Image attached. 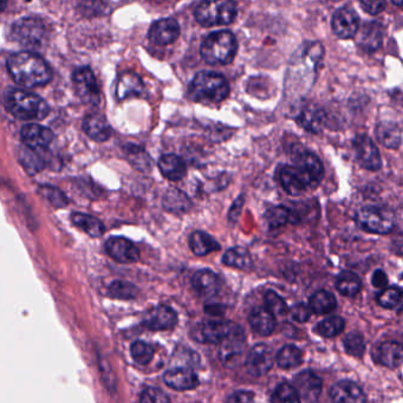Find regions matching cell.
<instances>
[{"label": "cell", "instance_id": "cell-1", "mask_svg": "<svg viewBox=\"0 0 403 403\" xmlns=\"http://www.w3.org/2000/svg\"><path fill=\"white\" fill-rule=\"evenodd\" d=\"M8 70L16 83L27 88L42 87L51 81L50 66L35 52L22 51L10 56Z\"/></svg>", "mask_w": 403, "mask_h": 403}, {"label": "cell", "instance_id": "cell-2", "mask_svg": "<svg viewBox=\"0 0 403 403\" xmlns=\"http://www.w3.org/2000/svg\"><path fill=\"white\" fill-rule=\"evenodd\" d=\"M230 94L226 78L218 73L202 71L199 73L188 88V97L197 103L213 106L223 102Z\"/></svg>", "mask_w": 403, "mask_h": 403}, {"label": "cell", "instance_id": "cell-3", "mask_svg": "<svg viewBox=\"0 0 403 403\" xmlns=\"http://www.w3.org/2000/svg\"><path fill=\"white\" fill-rule=\"evenodd\" d=\"M5 106L16 118L23 121L43 120L49 115L48 103L31 92L12 89L6 92Z\"/></svg>", "mask_w": 403, "mask_h": 403}, {"label": "cell", "instance_id": "cell-4", "mask_svg": "<svg viewBox=\"0 0 403 403\" xmlns=\"http://www.w3.org/2000/svg\"><path fill=\"white\" fill-rule=\"evenodd\" d=\"M238 43L230 31H218L206 37L202 45V56L211 66H225L235 58Z\"/></svg>", "mask_w": 403, "mask_h": 403}, {"label": "cell", "instance_id": "cell-5", "mask_svg": "<svg viewBox=\"0 0 403 403\" xmlns=\"http://www.w3.org/2000/svg\"><path fill=\"white\" fill-rule=\"evenodd\" d=\"M195 19L206 27L228 25L237 17L233 0H202L195 8Z\"/></svg>", "mask_w": 403, "mask_h": 403}, {"label": "cell", "instance_id": "cell-6", "mask_svg": "<svg viewBox=\"0 0 403 403\" xmlns=\"http://www.w3.org/2000/svg\"><path fill=\"white\" fill-rule=\"evenodd\" d=\"M359 228L369 233L388 235L395 225V216L389 209L378 206H364L355 214Z\"/></svg>", "mask_w": 403, "mask_h": 403}, {"label": "cell", "instance_id": "cell-7", "mask_svg": "<svg viewBox=\"0 0 403 403\" xmlns=\"http://www.w3.org/2000/svg\"><path fill=\"white\" fill-rule=\"evenodd\" d=\"M46 26L37 18L20 19L12 27L13 39L25 48H42L46 41Z\"/></svg>", "mask_w": 403, "mask_h": 403}, {"label": "cell", "instance_id": "cell-8", "mask_svg": "<svg viewBox=\"0 0 403 403\" xmlns=\"http://www.w3.org/2000/svg\"><path fill=\"white\" fill-rule=\"evenodd\" d=\"M277 179L284 191L292 197L305 194L315 188L311 180L297 166H282L277 172Z\"/></svg>", "mask_w": 403, "mask_h": 403}, {"label": "cell", "instance_id": "cell-9", "mask_svg": "<svg viewBox=\"0 0 403 403\" xmlns=\"http://www.w3.org/2000/svg\"><path fill=\"white\" fill-rule=\"evenodd\" d=\"M73 83L75 92L82 102L88 106H97L101 101L99 85L92 69L87 66L75 70L73 73Z\"/></svg>", "mask_w": 403, "mask_h": 403}, {"label": "cell", "instance_id": "cell-10", "mask_svg": "<svg viewBox=\"0 0 403 403\" xmlns=\"http://www.w3.org/2000/svg\"><path fill=\"white\" fill-rule=\"evenodd\" d=\"M356 159L363 168L368 170H378L381 168L382 160L378 147L373 140L366 135H357L354 140Z\"/></svg>", "mask_w": 403, "mask_h": 403}, {"label": "cell", "instance_id": "cell-11", "mask_svg": "<svg viewBox=\"0 0 403 403\" xmlns=\"http://www.w3.org/2000/svg\"><path fill=\"white\" fill-rule=\"evenodd\" d=\"M273 352L266 345H256L249 350L246 357V371L256 378L268 373L273 366Z\"/></svg>", "mask_w": 403, "mask_h": 403}, {"label": "cell", "instance_id": "cell-12", "mask_svg": "<svg viewBox=\"0 0 403 403\" xmlns=\"http://www.w3.org/2000/svg\"><path fill=\"white\" fill-rule=\"evenodd\" d=\"M246 337L244 330L240 326L235 324V328L231 331V334L221 342L220 348V356L226 366L235 363L244 352L245 348Z\"/></svg>", "mask_w": 403, "mask_h": 403}, {"label": "cell", "instance_id": "cell-13", "mask_svg": "<svg viewBox=\"0 0 403 403\" xmlns=\"http://www.w3.org/2000/svg\"><path fill=\"white\" fill-rule=\"evenodd\" d=\"M106 251L118 263H136L140 259V251L128 239L113 237L106 242Z\"/></svg>", "mask_w": 403, "mask_h": 403}, {"label": "cell", "instance_id": "cell-14", "mask_svg": "<svg viewBox=\"0 0 403 403\" xmlns=\"http://www.w3.org/2000/svg\"><path fill=\"white\" fill-rule=\"evenodd\" d=\"M301 402H316L322 392V380L310 371H302L293 380Z\"/></svg>", "mask_w": 403, "mask_h": 403}, {"label": "cell", "instance_id": "cell-15", "mask_svg": "<svg viewBox=\"0 0 403 403\" xmlns=\"http://www.w3.org/2000/svg\"><path fill=\"white\" fill-rule=\"evenodd\" d=\"M331 25L336 36L342 39H349L355 36L356 32L359 31V16L350 8H340L335 12Z\"/></svg>", "mask_w": 403, "mask_h": 403}, {"label": "cell", "instance_id": "cell-16", "mask_svg": "<svg viewBox=\"0 0 403 403\" xmlns=\"http://www.w3.org/2000/svg\"><path fill=\"white\" fill-rule=\"evenodd\" d=\"M166 385L179 392L192 390L199 385L198 376L187 366H175L166 371L163 376Z\"/></svg>", "mask_w": 403, "mask_h": 403}, {"label": "cell", "instance_id": "cell-17", "mask_svg": "<svg viewBox=\"0 0 403 403\" xmlns=\"http://www.w3.org/2000/svg\"><path fill=\"white\" fill-rule=\"evenodd\" d=\"M149 39L156 45H169L179 38L180 26L175 19L166 18L155 22L149 30Z\"/></svg>", "mask_w": 403, "mask_h": 403}, {"label": "cell", "instance_id": "cell-18", "mask_svg": "<svg viewBox=\"0 0 403 403\" xmlns=\"http://www.w3.org/2000/svg\"><path fill=\"white\" fill-rule=\"evenodd\" d=\"M293 162L294 166H297L298 168L302 169L309 176L315 188L317 187L324 176V168L318 156L311 151L303 149L298 151L293 156Z\"/></svg>", "mask_w": 403, "mask_h": 403}, {"label": "cell", "instance_id": "cell-19", "mask_svg": "<svg viewBox=\"0 0 403 403\" xmlns=\"http://www.w3.org/2000/svg\"><path fill=\"white\" fill-rule=\"evenodd\" d=\"M178 323L176 312L167 305H159L151 309L144 317V326L148 329L169 330L173 329Z\"/></svg>", "mask_w": 403, "mask_h": 403}, {"label": "cell", "instance_id": "cell-20", "mask_svg": "<svg viewBox=\"0 0 403 403\" xmlns=\"http://www.w3.org/2000/svg\"><path fill=\"white\" fill-rule=\"evenodd\" d=\"M235 323L224 322V321H209L199 328V341L220 345L231 334L235 328Z\"/></svg>", "mask_w": 403, "mask_h": 403}, {"label": "cell", "instance_id": "cell-21", "mask_svg": "<svg viewBox=\"0 0 403 403\" xmlns=\"http://www.w3.org/2000/svg\"><path fill=\"white\" fill-rule=\"evenodd\" d=\"M330 397L334 402L362 403L366 402V396L355 382L343 380L333 385Z\"/></svg>", "mask_w": 403, "mask_h": 403}, {"label": "cell", "instance_id": "cell-22", "mask_svg": "<svg viewBox=\"0 0 403 403\" xmlns=\"http://www.w3.org/2000/svg\"><path fill=\"white\" fill-rule=\"evenodd\" d=\"M23 142L31 149H42L52 142L54 132L50 129L45 128L43 125L31 123L24 125L20 132Z\"/></svg>", "mask_w": 403, "mask_h": 403}, {"label": "cell", "instance_id": "cell-23", "mask_svg": "<svg viewBox=\"0 0 403 403\" xmlns=\"http://www.w3.org/2000/svg\"><path fill=\"white\" fill-rule=\"evenodd\" d=\"M296 120L305 130L317 134L322 132V129L324 128L326 114L317 106L304 104L298 109Z\"/></svg>", "mask_w": 403, "mask_h": 403}, {"label": "cell", "instance_id": "cell-24", "mask_svg": "<svg viewBox=\"0 0 403 403\" xmlns=\"http://www.w3.org/2000/svg\"><path fill=\"white\" fill-rule=\"evenodd\" d=\"M373 355L376 362L389 369H395L403 363V345L397 342H383Z\"/></svg>", "mask_w": 403, "mask_h": 403}, {"label": "cell", "instance_id": "cell-25", "mask_svg": "<svg viewBox=\"0 0 403 403\" xmlns=\"http://www.w3.org/2000/svg\"><path fill=\"white\" fill-rule=\"evenodd\" d=\"M275 316L266 308L253 309L249 314V326L256 334L268 336L275 331Z\"/></svg>", "mask_w": 403, "mask_h": 403}, {"label": "cell", "instance_id": "cell-26", "mask_svg": "<svg viewBox=\"0 0 403 403\" xmlns=\"http://www.w3.org/2000/svg\"><path fill=\"white\" fill-rule=\"evenodd\" d=\"M382 39H383V27L381 24L378 22L368 23L363 26L359 44L363 51L373 54L381 46Z\"/></svg>", "mask_w": 403, "mask_h": 403}, {"label": "cell", "instance_id": "cell-27", "mask_svg": "<svg viewBox=\"0 0 403 403\" xmlns=\"http://www.w3.org/2000/svg\"><path fill=\"white\" fill-rule=\"evenodd\" d=\"M192 285L199 296L204 298H212L219 291V280L216 273L209 270H202L193 275Z\"/></svg>", "mask_w": 403, "mask_h": 403}, {"label": "cell", "instance_id": "cell-28", "mask_svg": "<svg viewBox=\"0 0 403 403\" xmlns=\"http://www.w3.org/2000/svg\"><path fill=\"white\" fill-rule=\"evenodd\" d=\"M83 130L90 139L97 142H104L111 135V128L102 115H88L83 121Z\"/></svg>", "mask_w": 403, "mask_h": 403}, {"label": "cell", "instance_id": "cell-29", "mask_svg": "<svg viewBox=\"0 0 403 403\" xmlns=\"http://www.w3.org/2000/svg\"><path fill=\"white\" fill-rule=\"evenodd\" d=\"M144 92V85L141 78L135 73H125L118 80L116 87V96L118 99L128 97H141Z\"/></svg>", "mask_w": 403, "mask_h": 403}, {"label": "cell", "instance_id": "cell-30", "mask_svg": "<svg viewBox=\"0 0 403 403\" xmlns=\"http://www.w3.org/2000/svg\"><path fill=\"white\" fill-rule=\"evenodd\" d=\"M159 168L161 170L162 175L170 181H179L186 175V165L182 159L176 155H163L159 160Z\"/></svg>", "mask_w": 403, "mask_h": 403}, {"label": "cell", "instance_id": "cell-31", "mask_svg": "<svg viewBox=\"0 0 403 403\" xmlns=\"http://www.w3.org/2000/svg\"><path fill=\"white\" fill-rule=\"evenodd\" d=\"M376 137L378 142L389 149H396L401 143V130L392 122H381L376 127Z\"/></svg>", "mask_w": 403, "mask_h": 403}, {"label": "cell", "instance_id": "cell-32", "mask_svg": "<svg viewBox=\"0 0 403 403\" xmlns=\"http://www.w3.org/2000/svg\"><path fill=\"white\" fill-rule=\"evenodd\" d=\"M312 312L317 315H326L329 312L334 311L337 306V301L333 293L326 290H319L312 294L309 302Z\"/></svg>", "mask_w": 403, "mask_h": 403}, {"label": "cell", "instance_id": "cell-33", "mask_svg": "<svg viewBox=\"0 0 403 403\" xmlns=\"http://www.w3.org/2000/svg\"><path fill=\"white\" fill-rule=\"evenodd\" d=\"M190 246L192 251L197 256H206L209 253L220 249V245L212 235H207L205 232L197 231L192 233L190 237Z\"/></svg>", "mask_w": 403, "mask_h": 403}, {"label": "cell", "instance_id": "cell-34", "mask_svg": "<svg viewBox=\"0 0 403 403\" xmlns=\"http://www.w3.org/2000/svg\"><path fill=\"white\" fill-rule=\"evenodd\" d=\"M362 282L359 275L352 271H343L338 275L336 279V289L342 296L345 297H355L361 291Z\"/></svg>", "mask_w": 403, "mask_h": 403}, {"label": "cell", "instance_id": "cell-35", "mask_svg": "<svg viewBox=\"0 0 403 403\" xmlns=\"http://www.w3.org/2000/svg\"><path fill=\"white\" fill-rule=\"evenodd\" d=\"M73 225L81 228L87 235L92 237H101L104 233V225L95 216L83 214V213H73L71 216Z\"/></svg>", "mask_w": 403, "mask_h": 403}, {"label": "cell", "instance_id": "cell-36", "mask_svg": "<svg viewBox=\"0 0 403 403\" xmlns=\"http://www.w3.org/2000/svg\"><path fill=\"white\" fill-rule=\"evenodd\" d=\"M225 265L239 270H249L252 268V258L249 251L244 247H232L223 256Z\"/></svg>", "mask_w": 403, "mask_h": 403}, {"label": "cell", "instance_id": "cell-37", "mask_svg": "<svg viewBox=\"0 0 403 403\" xmlns=\"http://www.w3.org/2000/svg\"><path fill=\"white\" fill-rule=\"evenodd\" d=\"M378 303L382 308L403 312V290L396 286L383 290L378 296Z\"/></svg>", "mask_w": 403, "mask_h": 403}, {"label": "cell", "instance_id": "cell-38", "mask_svg": "<svg viewBox=\"0 0 403 403\" xmlns=\"http://www.w3.org/2000/svg\"><path fill=\"white\" fill-rule=\"evenodd\" d=\"M302 362H303V354L297 347L292 345L283 347L277 355V363L283 369H292L299 366Z\"/></svg>", "mask_w": 403, "mask_h": 403}, {"label": "cell", "instance_id": "cell-39", "mask_svg": "<svg viewBox=\"0 0 403 403\" xmlns=\"http://www.w3.org/2000/svg\"><path fill=\"white\" fill-rule=\"evenodd\" d=\"M265 221L271 230H278L291 221V212L284 206H275L265 213Z\"/></svg>", "mask_w": 403, "mask_h": 403}, {"label": "cell", "instance_id": "cell-40", "mask_svg": "<svg viewBox=\"0 0 403 403\" xmlns=\"http://www.w3.org/2000/svg\"><path fill=\"white\" fill-rule=\"evenodd\" d=\"M345 328V319L340 316H334L319 323L318 326H316V333L323 337L331 338L342 334Z\"/></svg>", "mask_w": 403, "mask_h": 403}, {"label": "cell", "instance_id": "cell-41", "mask_svg": "<svg viewBox=\"0 0 403 403\" xmlns=\"http://www.w3.org/2000/svg\"><path fill=\"white\" fill-rule=\"evenodd\" d=\"M163 206L168 211L175 213L186 212L191 206V202L188 200L186 194L179 190H172L166 194L163 199Z\"/></svg>", "mask_w": 403, "mask_h": 403}, {"label": "cell", "instance_id": "cell-42", "mask_svg": "<svg viewBox=\"0 0 403 403\" xmlns=\"http://www.w3.org/2000/svg\"><path fill=\"white\" fill-rule=\"evenodd\" d=\"M109 294L113 298H118V299H132L137 296L139 290L136 289L135 286L128 282H121V280H116V282L111 283L109 286Z\"/></svg>", "mask_w": 403, "mask_h": 403}, {"label": "cell", "instance_id": "cell-43", "mask_svg": "<svg viewBox=\"0 0 403 403\" xmlns=\"http://www.w3.org/2000/svg\"><path fill=\"white\" fill-rule=\"evenodd\" d=\"M271 401L272 402H301V397L294 385L283 383L275 388Z\"/></svg>", "mask_w": 403, "mask_h": 403}, {"label": "cell", "instance_id": "cell-44", "mask_svg": "<svg viewBox=\"0 0 403 403\" xmlns=\"http://www.w3.org/2000/svg\"><path fill=\"white\" fill-rule=\"evenodd\" d=\"M130 352H132V359H135V362L142 364V366H146L151 362L153 356H154L153 347L142 341L132 343Z\"/></svg>", "mask_w": 403, "mask_h": 403}, {"label": "cell", "instance_id": "cell-45", "mask_svg": "<svg viewBox=\"0 0 403 403\" xmlns=\"http://www.w3.org/2000/svg\"><path fill=\"white\" fill-rule=\"evenodd\" d=\"M343 345H345V350L347 354L354 356V357H361L366 352L364 338H363L362 335L357 334V333L347 335L345 341H343Z\"/></svg>", "mask_w": 403, "mask_h": 403}, {"label": "cell", "instance_id": "cell-46", "mask_svg": "<svg viewBox=\"0 0 403 403\" xmlns=\"http://www.w3.org/2000/svg\"><path fill=\"white\" fill-rule=\"evenodd\" d=\"M265 308L275 316L285 315L287 312V305L278 293L275 291H268L265 293Z\"/></svg>", "mask_w": 403, "mask_h": 403}, {"label": "cell", "instance_id": "cell-47", "mask_svg": "<svg viewBox=\"0 0 403 403\" xmlns=\"http://www.w3.org/2000/svg\"><path fill=\"white\" fill-rule=\"evenodd\" d=\"M38 192L43 198L46 199L50 204L56 206V207H64V206L68 205V199H66L64 193L59 191L58 188L44 185V186L39 187Z\"/></svg>", "mask_w": 403, "mask_h": 403}, {"label": "cell", "instance_id": "cell-48", "mask_svg": "<svg viewBox=\"0 0 403 403\" xmlns=\"http://www.w3.org/2000/svg\"><path fill=\"white\" fill-rule=\"evenodd\" d=\"M30 149L31 148L23 149L20 151V155H19V160L24 166V168L26 169V172L30 173V174H36V173L41 172L42 168H43V162Z\"/></svg>", "mask_w": 403, "mask_h": 403}, {"label": "cell", "instance_id": "cell-49", "mask_svg": "<svg viewBox=\"0 0 403 403\" xmlns=\"http://www.w3.org/2000/svg\"><path fill=\"white\" fill-rule=\"evenodd\" d=\"M141 402L148 403H165L169 402L168 396L165 392L156 388H148L140 396Z\"/></svg>", "mask_w": 403, "mask_h": 403}, {"label": "cell", "instance_id": "cell-50", "mask_svg": "<svg viewBox=\"0 0 403 403\" xmlns=\"http://www.w3.org/2000/svg\"><path fill=\"white\" fill-rule=\"evenodd\" d=\"M311 308L310 305L304 304V303H299L291 308L290 310V316L294 322L305 323L308 322L310 316H311Z\"/></svg>", "mask_w": 403, "mask_h": 403}, {"label": "cell", "instance_id": "cell-51", "mask_svg": "<svg viewBox=\"0 0 403 403\" xmlns=\"http://www.w3.org/2000/svg\"><path fill=\"white\" fill-rule=\"evenodd\" d=\"M361 6L369 15H378L385 8V0H359Z\"/></svg>", "mask_w": 403, "mask_h": 403}, {"label": "cell", "instance_id": "cell-52", "mask_svg": "<svg viewBox=\"0 0 403 403\" xmlns=\"http://www.w3.org/2000/svg\"><path fill=\"white\" fill-rule=\"evenodd\" d=\"M254 399V395H253L252 392H246V390H242V392H235L232 394L230 397H228V402H251Z\"/></svg>", "mask_w": 403, "mask_h": 403}, {"label": "cell", "instance_id": "cell-53", "mask_svg": "<svg viewBox=\"0 0 403 403\" xmlns=\"http://www.w3.org/2000/svg\"><path fill=\"white\" fill-rule=\"evenodd\" d=\"M371 283H373V285H374L375 287L383 289V287H385L387 284H388V277L385 275V271L376 270V271L374 272V275H373V280H371Z\"/></svg>", "mask_w": 403, "mask_h": 403}, {"label": "cell", "instance_id": "cell-54", "mask_svg": "<svg viewBox=\"0 0 403 403\" xmlns=\"http://www.w3.org/2000/svg\"><path fill=\"white\" fill-rule=\"evenodd\" d=\"M392 249L396 254L403 256V232H399L392 238Z\"/></svg>", "mask_w": 403, "mask_h": 403}, {"label": "cell", "instance_id": "cell-55", "mask_svg": "<svg viewBox=\"0 0 403 403\" xmlns=\"http://www.w3.org/2000/svg\"><path fill=\"white\" fill-rule=\"evenodd\" d=\"M396 6H403V0H392Z\"/></svg>", "mask_w": 403, "mask_h": 403}, {"label": "cell", "instance_id": "cell-56", "mask_svg": "<svg viewBox=\"0 0 403 403\" xmlns=\"http://www.w3.org/2000/svg\"><path fill=\"white\" fill-rule=\"evenodd\" d=\"M334 1H338V0H334Z\"/></svg>", "mask_w": 403, "mask_h": 403}]
</instances>
